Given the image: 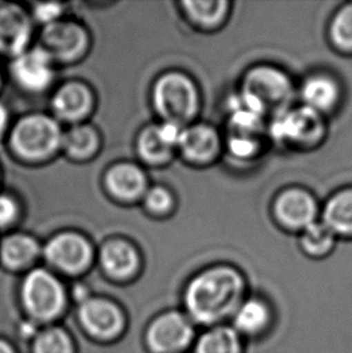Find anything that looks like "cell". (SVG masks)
I'll return each mask as SVG.
<instances>
[{"mask_svg": "<svg viewBox=\"0 0 352 353\" xmlns=\"http://www.w3.org/2000/svg\"><path fill=\"white\" fill-rule=\"evenodd\" d=\"M269 215L276 228L297 236L319 222L321 201L308 187L289 185L280 188L271 198Z\"/></svg>", "mask_w": 352, "mask_h": 353, "instance_id": "5b68a950", "label": "cell"}, {"mask_svg": "<svg viewBox=\"0 0 352 353\" xmlns=\"http://www.w3.org/2000/svg\"><path fill=\"white\" fill-rule=\"evenodd\" d=\"M32 32L28 16L19 6L0 3V51L19 56Z\"/></svg>", "mask_w": 352, "mask_h": 353, "instance_id": "e0dca14e", "label": "cell"}, {"mask_svg": "<svg viewBox=\"0 0 352 353\" xmlns=\"http://www.w3.org/2000/svg\"><path fill=\"white\" fill-rule=\"evenodd\" d=\"M100 259L105 270L115 277L127 276L138 264V257L134 248L121 240L105 243Z\"/></svg>", "mask_w": 352, "mask_h": 353, "instance_id": "d4e9b609", "label": "cell"}, {"mask_svg": "<svg viewBox=\"0 0 352 353\" xmlns=\"http://www.w3.org/2000/svg\"><path fill=\"white\" fill-rule=\"evenodd\" d=\"M224 132V156L238 163H253L266 151V134Z\"/></svg>", "mask_w": 352, "mask_h": 353, "instance_id": "7402d4cb", "label": "cell"}, {"mask_svg": "<svg viewBox=\"0 0 352 353\" xmlns=\"http://www.w3.org/2000/svg\"><path fill=\"white\" fill-rule=\"evenodd\" d=\"M145 205L153 214H169L175 205L172 192L162 186H155L145 192Z\"/></svg>", "mask_w": 352, "mask_h": 353, "instance_id": "f546056e", "label": "cell"}, {"mask_svg": "<svg viewBox=\"0 0 352 353\" xmlns=\"http://www.w3.org/2000/svg\"><path fill=\"white\" fill-rule=\"evenodd\" d=\"M106 185L115 196L130 199L145 192L146 179L144 172L132 164H117L106 175Z\"/></svg>", "mask_w": 352, "mask_h": 353, "instance_id": "603a6c76", "label": "cell"}, {"mask_svg": "<svg viewBox=\"0 0 352 353\" xmlns=\"http://www.w3.org/2000/svg\"><path fill=\"white\" fill-rule=\"evenodd\" d=\"M79 316L82 325L95 338H111L122 327V316L119 309L104 299L84 301Z\"/></svg>", "mask_w": 352, "mask_h": 353, "instance_id": "ac0fdd59", "label": "cell"}, {"mask_svg": "<svg viewBox=\"0 0 352 353\" xmlns=\"http://www.w3.org/2000/svg\"><path fill=\"white\" fill-rule=\"evenodd\" d=\"M92 97L86 87L69 83L58 90L53 97L52 108L56 115L64 119H80L90 108Z\"/></svg>", "mask_w": 352, "mask_h": 353, "instance_id": "cb8c5ba5", "label": "cell"}, {"mask_svg": "<svg viewBox=\"0 0 352 353\" xmlns=\"http://www.w3.org/2000/svg\"><path fill=\"white\" fill-rule=\"evenodd\" d=\"M22 296L26 309L39 320L52 319L64 305L62 285L43 269H35L24 279Z\"/></svg>", "mask_w": 352, "mask_h": 353, "instance_id": "8fae6325", "label": "cell"}, {"mask_svg": "<svg viewBox=\"0 0 352 353\" xmlns=\"http://www.w3.org/2000/svg\"><path fill=\"white\" fill-rule=\"evenodd\" d=\"M235 93L245 105L269 121L297 104V80L275 63H255L242 72Z\"/></svg>", "mask_w": 352, "mask_h": 353, "instance_id": "7a4b0ae2", "label": "cell"}, {"mask_svg": "<svg viewBox=\"0 0 352 353\" xmlns=\"http://www.w3.org/2000/svg\"><path fill=\"white\" fill-rule=\"evenodd\" d=\"M62 12V6L59 4H37L34 8V14L39 22L48 24L53 23L57 21L59 14Z\"/></svg>", "mask_w": 352, "mask_h": 353, "instance_id": "4dcf8cb0", "label": "cell"}, {"mask_svg": "<svg viewBox=\"0 0 352 353\" xmlns=\"http://www.w3.org/2000/svg\"><path fill=\"white\" fill-rule=\"evenodd\" d=\"M61 145L72 156H87L97 146V135L88 125H77L63 134Z\"/></svg>", "mask_w": 352, "mask_h": 353, "instance_id": "83f0119b", "label": "cell"}, {"mask_svg": "<svg viewBox=\"0 0 352 353\" xmlns=\"http://www.w3.org/2000/svg\"><path fill=\"white\" fill-rule=\"evenodd\" d=\"M34 353H72V341L62 330L50 328L35 340Z\"/></svg>", "mask_w": 352, "mask_h": 353, "instance_id": "f1b7e54d", "label": "cell"}, {"mask_svg": "<svg viewBox=\"0 0 352 353\" xmlns=\"http://www.w3.org/2000/svg\"><path fill=\"white\" fill-rule=\"evenodd\" d=\"M153 101L163 122L187 127L198 121L203 109V94L198 82L182 72H169L158 79Z\"/></svg>", "mask_w": 352, "mask_h": 353, "instance_id": "277c9868", "label": "cell"}, {"mask_svg": "<svg viewBox=\"0 0 352 353\" xmlns=\"http://www.w3.org/2000/svg\"><path fill=\"white\" fill-rule=\"evenodd\" d=\"M198 332L185 311H166L150 325L148 344L155 353H186L193 347Z\"/></svg>", "mask_w": 352, "mask_h": 353, "instance_id": "9c48e42d", "label": "cell"}, {"mask_svg": "<svg viewBox=\"0 0 352 353\" xmlns=\"http://www.w3.org/2000/svg\"><path fill=\"white\" fill-rule=\"evenodd\" d=\"M45 257L52 265L67 272L82 270L90 262V243L74 233H63L51 239L45 246Z\"/></svg>", "mask_w": 352, "mask_h": 353, "instance_id": "4fadbf2b", "label": "cell"}, {"mask_svg": "<svg viewBox=\"0 0 352 353\" xmlns=\"http://www.w3.org/2000/svg\"><path fill=\"white\" fill-rule=\"evenodd\" d=\"M320 221L339 241H352V185L335 190L321 203Z\"/></svg>", "mask_w": 352, "mask_h": 353, "instance_id": "9a60e30c", "label": "cell"}, {"mask_svg": "<svg viewBox=\"0 0 352 353\" xmlns=\"http://www.w3.org/2000/svg\"><path fill=\"white\" fill-rule=\"evenodd\" d=\"M138 148L140 156L145 161L156 163V164L170 161L176 151L175 148H173L164 141V139L159 133L158 125H151L140 134Z\"/></svg>", "mask_w": 352, "mask_h": 353, "instance_id": "4316f807", "label": "cell"}, {"mask_svg": "<svg viewBox=\"0 0 352 353\" xmlns=\"http://www.w3.org/2000/svg\"><path fill=\"white\" fill-rule=\"evenodd\" d=\"M346 99V87L335 72L317 68L297 80V103L326 119L337 115Z\"/></svg>", "mask_w": 352, "mask_h": 353, "instance_id": "8992f818", "label": "cell"}, {"mask_svg": "<svg viewBox=\"0 0 352 353\" xmlns=\"http://www.w3.org/2000/svg\"><path fill=\"white\" fill-rule=\"evenodd\" d=\"M300 253L310 261H324L333 254L339 240L319 221L295 236Z\"/></svg>", "mask_w": 352, "mask_h": 353, "instance_id": "44dd1931", "label": "cell"}, {"mask_svg": "<svg viewBox=\"0 0 352 353\" xmlns=\"http://www.w3.org/2000/svg\"><path fill=\"white\" fill-rule=\"evenodd\" d=\"M329 48L342 57H352V1L339 5L326 24Z\"/></svg>", "mask_w": 352, "mask_h": 353, "instance_id": "ffe728a7", "label": "cell"}, {"mask_svg": "<svg viewBox=\"0 0 352 353\" xmlns=\"http://www.w3.org/2000/svg\"><path fill=\"white\" fill-rule=\"evenodd\" d=\"M62 132L57 122L43 115L27 116L14 125L11 143L26 157H45L62 143Z\"/></svg>", "mask_w": 352, "mask_h": 353, "instance_id": "30bf717a", "label": "cell"}, {"mask_svg": "<svg viewBox=\"0 0 352 353\" xmlns=\"http://www.w3.org/2000/svg\"><path fill=\"white\" fill-rule=\"evenodd\" d=\"M86 43V34L81 27L69 22H53L43 28L40 48L50 58L72 59L81 52Z\"/></svg>", "mask_w": 352, "mask_h": 353, "instance_id": "5bb4252c", "label": "cell"}, {"mask_svg": "<svg viewBox=\"0 0 352 353\" xmlns=\"http://www.w3.org/2000/svg\"><path fill=\"white\" fill-rule=\"evenodd\" d=\"M11 70L16 81L28 91H43L52 81L51 58L40 48L21 53Z\"/></svg>", "mask_w": 352, "mask_h": 353, "instance_id": "2e32d148", "label": "cell"}, {"mask_svg": "<svg viewBox=\"0 0 352 353\" xmlns=\"http://www.w3.org/2000/svg\"><path fill=\"white\" fill-rule=\"evenodd\" d=\"M251 291L248 275L239 265L224 261L209 263L186 282L182 310L199 330L229 323Z\"/></svg>", "mask_w": 352, "mask_h": 353, "instance_id": "6da1fadb", "label": "cell"}, {"mask_svg": "<svg viewBox=\"0 0 352 353\" xmlns=\"http://www.w3.org/2000/svg\"><path fill=\"white\" fill-rule=\"evenodd\" d=\"M0 353H14L9 345L0 340Z\"/></svg>", "mask_w": 352, "mask_h": 353, "instance_id": "836d02e7", "label": "cell"}, {"mask_svg": "<svg viewBox=\"0 0 352 353\" xmlns=\"http://www.w3.org/2000/svg\"><path fill=\"white\" fill-rule=\"evenodd\" d=\"M6 119H8L6 110H5L4 106L0 104V134L3 133V130H4Z\"/></svg>", "mask_w": 352, "mask_h": 353, "instance_id": "d6a6232c", "label": "cell"}, {"mask_svg": "<svg viewBox=\"0 0 352 353\" xmlns=\"http://www.w3.org/2000/svg\"><path fill=\"white\" fill-rule=\"evenodd\" d=\"M16 205L9 196H0V227L9 225L16 217Z\"/></svg>", "mask_w": 352, "mask_h": 353, "instance_id": "1f68e13d", "label": "cell"}, {"mask_svg": "<svg viewBox=\"0 0 352 353\" xmlns=\"http://www.w3.org/2000/svg\"><path fill=\"white\" fill-rule=\"evenodd\" d=\"M266 137L289 152H313L327 140L329 119L297 103L268 121Z\"/></svg>", "mask_w": 352, "mask_h": 353, "instance_id": "3957f363", "label": "cell"}, {"mask_svg": "<svg viewBox=\"0 0 352 353\" xmlns=\"http://www.w3.org/2000/svg\"><path fill=\"white\" fill-rule=\"evenodd\" d=\"M39 253V245L28 235L14 234L3 240L0 257L10 269H21L33 262Z\"/></svg>", "mask_w": 352, "mask_h": 353, "instance_id": "484cf974", "label": "cell"}, {"mask_svg": "<svg viewBox=\"0 0 352 353\" xmlns=\"http://www.w3.org/2000/svg\"><path fill=\"white\" fill-rule=\"evenodd\" d=\"M248 344L229 323L202 328L192 353H248Z\"/></svg>", "mask_w": 352, "mask_h": 353, "instance_id": "d6986e66", "label": "cell"}, {"mask_svg": "<svg viewBox=\"0 0 352 353\" xmlns=\"http://www.w3.org/2000/svg\"><path fill=\"white\" fill-rule=\"evenodd\" d=\"M176 151L190 167H214L224 157V132L210 122L197 121L182 129Z\"/></svg>", "mask_w": 352, "mask_h": 353, "instance_id": "52a82bcc", "label": "cell"}, {"mask_svg": "<svg viewBox=\"0 0 352 353\" xmlns=\"http://www.w3.org/2000/svg\"><path fill=\"white\" fill-rule=\"evenodd\" d=\"M277 309L274 301L262 292L251 291L234 312L229 325L248 344L268 339L277 325Z\"/></svg>", "mask_w": 352, "mask_h": 353, "instance_id": "ba28073f", "label": "cell"}, {"mask_svg": "<svg viewBox=\"0 0 352 353\" xmlns=\"http://www.w3.org/2000/svg\"><path fill=\"white\" fill-rule=\"evenodd\" d=\"M181 12L190 27L202 34H216L229 23L234 10L231 0H185Z\"/></svg>", "mask_w": 352, "mask_h": 353, "instance_id": "7c38bea8", "label": "cell"}]
</instances>
